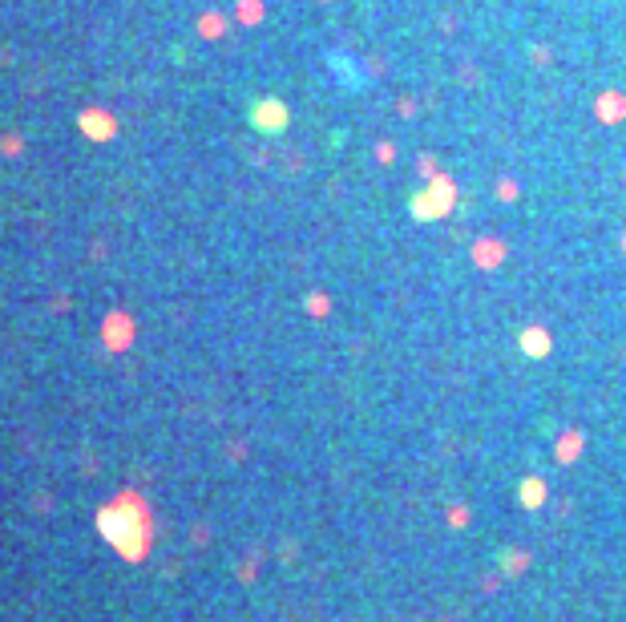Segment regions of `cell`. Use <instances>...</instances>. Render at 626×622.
<instances>
[{
  "label": "cell",
  "mask_w": 626,
  "mask_h": 622,
  "mask_svg": "<svg viewBox=\"0 0 626 622\" xmlns=\"http://www.w3.org/2000/svg\"><path fill=\"white\" fill-rule=\"evenodd\" d=\"M101 537L110 542L122 558H146V546H150V522H146V510L142 501L122 497L113 501L110 510H101Z\"/></svg>",
  "instance_id": "1"
},
{
  "label": "cell",
  "mask_w": 626,
  "mask_h": 622,
  "mask_svg": "<svg viewBox=\"0 0 626 622\" xmlns=\"http://www.w3.org/2000/svg\"><path fill=\"white\" fill-rule=\"evenodd\" d=\"M255 117H259V130H271V134H275V130H283V105H279V101L259 105V113H255Z\"/></svg>",
  "instance_id": "2"
}]
</instances>
